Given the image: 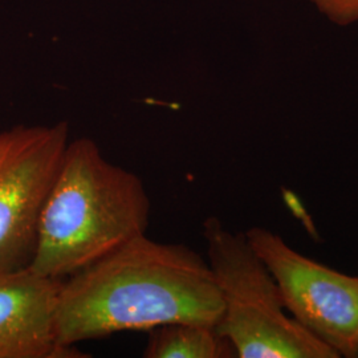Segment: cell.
Masks as SVG:
<instances>
[{
  "label": "cell",
  "instance_id": "cell-1",
  "mask_svg": "<svg viewBox=\"0 0 358 358\" xmlns=\"http://www.w3.org/2000/svg\"><path fill=\"white\" fill-rule=\"evenodd\" d=\"M223 300L208 262L183 244L141 235L62 282L56 328L60 344L171 322L215 325Z\"/></svg>",
  "mask_w": 358,
  "mask_h": 358
},
{
  "label": "cell",
  "instance_id": "cell-2",
  "mask_svg": "<svg viewBox=\"0 0 358 358\" xmlns=\"http://www.w3.org/2000/svg\"><path fill=\"white\" fill-rule=\"evenodd\" d=\"M150 199L140 177L103 157L96 142H68L44 206L29 268L64 280L145 235Z\"/></svg>",
  "mask_w": 358,
  "mask_h": 358
},
{
  "label": "cell",
  "instance_id": "cell-3",
  "mask_svg": "<svg viewBox=\"0 0 358 358\" xmlns=\"http://www.w3.org/2000/svg\"><path fill=\"white\" fill-rule=\"evenodd\" d=\"M207 262L223 300L217 332L241 358H340L288 313L279 287L245 234L203 223Z\"/></svg>",
  "mask_w": 358,
  "mask_h": 358
},
{
  "label": "cell",
  "instance_id": "cell-4",
  "mask_svg": "<svg viewBox=\"0 0 358 358\" xmlns=\"http://www.w3.org/2000/svg\"><path fill=\"white\" fill-rule=\"evenodd\" d=\"M68 142L66 124L0 133V273L31 266Z\"/></svg>",
  "mask_w": 358,
  "mask_h": 358
},
{
  "label": "cell",
  "instance_id": "cell-5",
  "mask_svg": "<svg viewBox=\"0 0 358 358\" xmlns=\"http://www.w3.org/2000/svg\"><path fill=\"white\" fill-rule=\"evenodd\" d=\"M244 234L273 276L294 320L338 357L358 358V276L301 255L267 229L256 226Z\"/></svg>",
  "mask_w": 358,
  "mask_h": 358
},
{
  "label": "cell",
  "instance_id": "cell-6",
  "mask_svg": "<svg viewBox=\"0 0 358 358\" xmlns=\"http://www.w3.org/2000/svg\"><path fill=\"white\" fill-rule=\"evenodd\" d=\"M62 282L29 268L0 273V358H81L60 344L56 310Z\"/></svg>",
  "mask_w": 358,
  "mask_h": 358
},
{
  "label": "cell",
  "instance_id": "cell-7",
  "mask_svg": "<svg viewBox=\"0 0 358 358\" xmlns=\"http://www.w3.org/2000/svg\"><path fill=\"white\" fill-rule=\"evenodd\" d=\"M146 358H230L236 352L215 325L171 322L149 331Z\"/></svg>",
  "mask_w": 358,
  "mask_h": 358
},
{
  "label": "cell",
  "instance_id": "cell-8",
  "mask_svg": "<svg viewBox=\"0 0 358 358\" xmlns=\"http://www.w3.org/2000/svg\"><path fill=\"white\" fill-rule=\"evenodd\" d=\"M321 13L338 26L358 22V0H312Z\"/></svg>",
  "mask_w": 358,
  "mask_h": 358
}]
</instances>
